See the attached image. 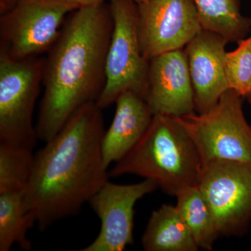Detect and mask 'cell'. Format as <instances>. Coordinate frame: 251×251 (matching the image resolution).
<instances>
[{
    "instance_id": "obj_1",
    "label": "cell",
    "mask_w": 251,
    "mask_h": 251,
    "mask_svg": "<svg viewBox=\"0 0 251 251\" xmlns=\"http://www.w3.org/2000/svg\"><path fill=\"white\" fill-rule=\"evenodd\" d=\"M105 131L102 109L89 103L34 155L23 205L41 231L76 215L110 179L102 153Z\"/></svg>"
},
{
    "instance_id": "obj_2",
    "label": "cell",
    "mask_w": 251,
    "mask_h": 251,
    "mask_svg": "<svg viewBox=\"0 0 251 251\" xmlns=\"http://www.w3.org/2000/svg\"><path fill=\"white\" fill-rule=\"evenodd\" d=\"M113 19L110 6H85L66 19L44 58V92L36 124L47 143L82 107L96 103L106 82Z\"/></svg>"
},
{
    "instance_id": "obj_3",
    "label": "cell",
    "mask_w": 251,
    "mask_h": 251,
    "mask_svg": "<svg viewBox=\"0 0 251 251\" xmlns=\"http://www.w3.org/2000/svg\"><path fill=\"white\" fill-rule=\"evenodd\" d=\"M202 169L199 152L184 127L175 117L154 115L141 139L115 163L109 175H137L176 196L198 186Z\"/></svg>"
},
{
    "instance_id": "obj_4",
    "label": "cell",
    "mask_w": 251,
    "mask_h": 251,
    "mask_svg": "<svg viewBox=\"0 0 251 251\" xmlns=\"http://www.w3.org/2000/svg\"><path fill=\"white\" fill-rule=\"evenodd\" d=\"M243 99L228 90L209 111L175 117L191 136L202 166L216 160L251 165V125L244 115Z\"/></svg>"
},
{
    "instance_id": "obj_5",
    "label": "cell",
    "mask_w": 251,
    "mask_h": 251,
    "mask_svg": "<svg viewBox=\"0 0 251 251\" xmlns=\"http://www.w3.org/2000/svg\"><path fill=\"white\" fill-rule=\"evenodd\" d=\"M44 67V58L38 56L14 60L0 55V143L35 147L34 112Z\"/></svg>"
},
{
    "instance_id": "obj_6",
    "label": "cell",
    "mask_w": 251,
    "mask_h": 251,
    "mask_svg": "<svg viewBox=\"0 0 251 251\" xmlns=\"http://www.w3.org/2000/svg\"><path fill=\"white\" fill-rule=\"evenodd\" d=\"M113 19L107 54L106 82L96 104L105 109L127 91L145 95L149 63L140 48L138 6L133 0H110Z\"/></svg>"
},
{
    "instance_id": "obj_7",
    "label": "cell",
    "mask_w": 251,
    "mask_h": 251,
    "mask_svg": "<svg viewBox=\"0 0 251 251\" xmlns=\"http://www.w3.org/2000/svg\"><path fill=\"white\" fill-rule=\"evenodd\" d=\"M78 9L70 0H18L0 18V55L21 60L48 52L67 16Z\"/></svg>"
},
{
    "instance_id": "obj_8",
    "label": "cell",
    "mask_w": 251,
    "mask_h": 251,
    "mask_svg": "<svg viewBox=\"0 0 251 251\" xmlns=\"http://www.w3.org/2000/svg\"><path fill=\"white\" fill-rule=\"evenodd\" d=\"M220 237H242L251 224V165L216 160L203 165L198 184Z\"/></svg>"
},
{
    "instance_id": "obj_9",
    "label": "cell",
    "mask_w": 251,
    "mask_h": 251,
    "mask_svg": "<svg viewBox=\"0 0 251 251\" xmlns=\"http://www.w3.org/2000/svg\"><path fill=\"white\" fill-rule=\"evenodd\" d=\"M138 6L140 48L148 61L184 49L203 30L193 0H150Z\"/></svg>"
},
{
    "instance_id": "obj_10",
    "label": "cell",
    "mask_w": 251,
    "mask_h": 251,
    "mask_svg": "<svg viewBox=\"0 0 251 251\" xmlns=\"http://www.w3.org/2000/svg\"><path fill=\"white\" fill-rule=\"evenodd\" d=\"M157 188L156 183L149 179L128 185L106 181L89 202L100 220V232L93 242L80 251L125 250L133 243L135 204Z\"/></svg>"
},
{
    "instance_id": "obj_11",
    "label": "cell",
    "mask_w": 251,
    "mask_h": 251,
    "mask_svg": "<svg viewBox=\"0 0 251 251\" xmlns=\"http://www.w3.org/2000/svg\"><path fill=\"white\" fill-rule=\"evenodd\" d=\"M144 98L153 115L181 117L196 113L194 91L184 49L150 59Z\"/></svg>"
},
{
    "instance_id": "obj_12",
    "label": "cell",
    "mask_w": 251,
    "mask_h": 251,
    "mask_svg": "<svg viewBox=\"0 0 251 251\" xmlns=\"http://www.w3.org/2000/svg\"><path fill=\"white\" fill-rule=\"evenodd\" d=\"M228 41L203 30L184 48L194 91L196 113L215 106L229 90L226 75V48Z\"/></svg>"
},
{
    "instance_id": "obj_13",
    "label": "cell",
    "mask_w": 251,
    "mask_h": 251,
    "mask_svg": "<svg viewBox=\"0 0 251 251\" xmlns=\"http://www.w3.org/2000/svg\"><path fill=\"white\" fill-rule=\"evenodd\" d=\"M115 103L113 120L102 142L103 163L108 169L141 139L154 115L145 98L136 92H124L117 97Z\"/></svg>"
},
{
    "instance_id": "obj_14",
    "label": "cell",
    "mask_w": 251,
    "mask_h": 251,
    "mask_svg": "<svg viewBox=\"0 0 251 251\" xmlns=\"http://www.w3.org/2000/svg\"><path fill=\"white\" fill-rule=\"evenodd\" d=\"M146 251L200 250L176 205L163 204L153 211L142 237Z\"/></svg>"
},
{
    "instance_id": "obj_15",
    "label": "cell",
    "mask_w": 251,
    "mask_h": 251,
    "mask_svg": "<svg viewBox=\"0 0 251 251\" xmlns=\"http://www.w3.org/2000/svg\"><path fill=\"white\" fill-rule=\"evenodd\" d=\"M204 30L212 31L228 42L247 38L251 19L241 12L240 0H193Z\"/></svg>"
},
{
    "instance_id": "obj_16",
    "label": "cell",
    "mask_w": 251,
    "mask_h": 251,
    "mask_svg": "<svg viewBox=\"0 0 251 251\" xmlns=\"http://www.w3.org/2000/svg\"><path fill=\"white\" fill-rule=\"evenodd\" d=\"M176 206L187 225L198 248L212 250L219 232L207 201L198 186L178 193Z\"/></svg>"
},
{
    "instance_id": "obj_17",
    "label": "cell",
    "mask_w": 251,
    "mask_h": 251,
    "mask_svg": "<svg viewBox=\"0 0 251 251\" xmlns=\"http://www.w3.org/2000/svg\"><path fill=\"white\" fill-rule=\"evenodd\" d=\"M24 192L0 193V251H9L15 244L31 250L27 232L36 224L35 217L25 210Z\"/></svg>"
},
{
    "instance_id": "obj_18",
    "label": "cell",
    "mask_w": 251,
    "mask_h": 251,
    "mask_svg": "<svg viewBox=\"0 0 251 251\" xmlns=\"http://www.w3.org/2000/svg\"><path fill=\"white\" fill-rule=\"evenodd\" d=\"M34 163L32 150L0 143V193L25 192Z\"/></svg>"
},
{
    "instance_id": "obj_19",
    "label": "cell",
    "mask_w": 251,
    "mask_h": 251,
    "mask_svg": "<svg viewBox=\"0 0 251 251\" xmlns=\"http://www.w3.org/2000/svg\"><path fill=\"white\" fill-rule=\"evenodd\" d=\"M226 75L229 90L247 98L251 92V36L239 41L234 50L226 52Z\"/></svg>"
},
{
    "instance_id": "obj_20",
    "label": "cell",
    "mask_w": 251,
    "mask_h": 251,
    "mask_svg": "<svg viewBox=\"0 0 251 251\" xmlns=\"http://www.w3.org/2000/svg\"><path fill=\"white\" fill-rule=\"evenodd\" d=\"M70 1L76 4L77 7L80 8L103 4L105 0H70Z\"/></svg>"
},
{
    "instance_id": "obj_21",
    "label": "cell",
    "mask_w": 251,
    "mask_h": 251,
    "mask_svg": "<svg viewBox=\"0 0 251 251\" xmlns=\"http://www.w3.org/2000/svg\"><path fill=\"white\" fill-rule=\"evenodd\" d=\"M18 0H0V13L5 14L14 7Z\"/></svg>"
},
{
    "instance_id": "obj_22",
    "label": "cell",
    "mask_w": 251,
    "mask_h": 251,
    "mask_svg": "<svg viewBox=\"0 0 251 251\" xmlns=\"http://www.w3.org/2000/svg\"><path fill=\"white\" fill-rule=\"evenodd\" d=\"M136 4H140L143 3L148 2L150 0H133Z\"/></svg>"
},
{
    "instance_id": "obj_23",
    "label": "cell",
    "mask_w": 251,
    "mask_h": 251,
    "mask_svg": "<svg viewBox=\"0 0 251 251\" xmlns=\"http://www.w3.org/2000/svg\"><path fill=\"white\" fill-rule=\"evenodd\" d=\"M248 102H249V103L251 104V92H250V94L248 95V97H247Z\"/></svg>"
},
{
    "instance_id": "obj_24",
    "label": "cell",
    "mask_w": 251,
    "mask_h": 251,
    "mask_svg": "<svg viewBox=\"0 0 251 251\" xmlns=\"http://www.w3.org/2000/svg\"></svg>"
}]
</instances>
